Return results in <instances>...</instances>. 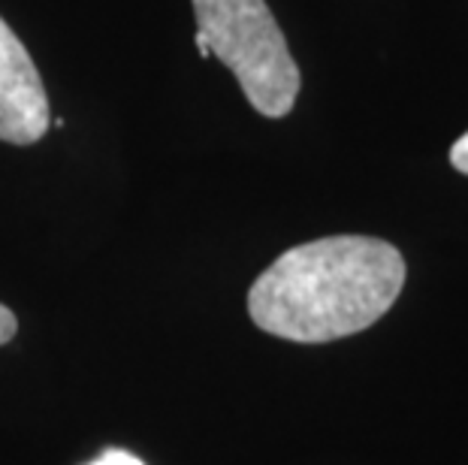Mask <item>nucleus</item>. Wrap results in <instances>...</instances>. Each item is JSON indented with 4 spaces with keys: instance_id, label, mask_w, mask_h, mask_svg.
Returning <instances> with one entry per match:
<instances>
[{
    "instance_id": "1",
    "label": "nucleus",
    "mask_w": 468,
    "mask_h": 465,
    "mask_svg": "<svg viewBox=\"0 0 468 465\" xmlns=\"http://www.w3.org/2000/svg\"><path fill=\"white\" fill-rule=\"evenodd\" d=\"M405 287V257L372 236H326L284 251L248 291L263 333L324 344L378 323Z\"/></svg>"
},
{
    "instance_id": "2",
    "label": "nucleus",
    "mask_w": 468,
    "mask_h": 465,
    "mask_svg": "<svg viewBox=\"0 0 468 465\" xmlns=\"http://www.w3.org/2000/svg\"><path fill=\"white\" fill-rule=\"evenodd\" d=\"M194 16L200 58L215 55L230 67L261 115L284 118L291 112L303 79L266 0H194Z\"/></svg>"
},
{
    "instance_id": "3",
    "label": "nucleus",
    "mask_w": 468,
    "mask_h": 465,
    "mask_svg": "<svg viewBox=\"0 0 468 465\" xmlns=\"http://www.w3.org/2000/svg\"><path fill=\"white\" fill-rule=\"evenodd\" d=\"M48 124V97L34 58L0 18V143L34 145Z\"/></svg>"
},
{
    "instance_id": "4",
    "label": "nucleus",
    "mask_w": 468,
    "mask_h": 465,
    "mask_svg": "<svg viewBox=\"0 0 468 465\" xmlns=\"http://www.w3.org/2000/svg\"><path fill=\"white\" fill-rule=\"evenodd\" d=\"M88 465H145L139 457H133V453H127V450H103L101 457H97L94 462H88Z\"/></svg>"
},
{
    "instance_id": "5",
    "label": "nucleus",
    "mask_w": 468,
    "mask_h": 465,
    "mask_svg": "<svg viewBox=\"0 0 468 465\" xmlns=\"http://www.w3.org/2000/svg\"><path fill=\"white\" fill-rule=\"evenodd\" d=\"M18 333V321H16V314L6 309L4 302H0V344H6V342H13V335Z\"/></svg>"
},
{
    "instance_id": "6",
    "label": "nucleus",
    "mask_w": 468,
    "mask_h": 465,
    "mask_svg": "<svg viewBox=\"0 0 468 465\" xmlns=\"http://www.w3.org/2000/svg\"><path fill=\"white\" fill-rule=\"evenodd\" d=\"M451 164L463 175H468V133H463L460 140L453 143V148H451Z\"/></svg>"
}]
</instances>
